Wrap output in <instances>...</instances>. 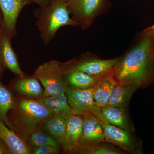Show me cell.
I'll use <instances>...</instances> for the list:
<instances>
[{"mask_svg":"<svg viewBox=\"0 0 154 154\" xmlns=\"http://www.w3.org/2000/svg\"><path fill=\"white\" fill-rule=\"evenodd\" d=\"M108 76L116 85L141 88L154 82V25L141 32Z\"/></svg>","mask_w":154,"mask_h":154,"instance_id":"cell-1","label":"cell"},{"mask_svg":"<svg viewBox=\"0 0 154 154\" xmlns=\"http://www.w3.org/2000/svg\"><path fill=\"white\" fill-rule=\"evenodd\" d=\"M9 112L11 129L26 142L31 134L54 114L36 99L27 98L16 99L14 108Z\"/></svg>","mask_w":154,"mask_h":154,"instance_id":"cell-2","label":"cell"},{"mask_svg":"<svg viewBox=\"0 0 154 154\" xmlns=\"http://www.w3.org/2000/svg\"><path fill=\"white\" fill-rule=\"evenodd\" d=\"M34 14L42 40L45 45L54 38L61 27L78 26L70 17L67 0H51L46 5L39 7Z\"/></svg>","mask_w":154,"mask_h":154,"instance_id":"cell-3","label":"cell"},{"mask_svg":"<svg viewBox=\"0 0 154 154\" xmlns=\"http://www.w3.org/2000/svg\"><path fill=\"white\" fill-rule=\"evenodd\" d=\"M33 75L44 88L43 96L65 94L68 84L62 63L51 60L36 69Z\"/></svg>","mask_w":154,"mask_h":154,"instance_id":"cell-4","label":"cell"},{"mask_svg":"<svg viewBox=\"0 0 154 154\" xmlns=\"http://www.w3.org/2000/svg\"><path fill=\"white\" fill-rule=\"evenodd\" d=\"M67 2L72 19L82 30H86L106 11L108 0H67Z\"/></svg>","mask_w":154,"mask_h":154,"instance_id":"cell-5","label":"cell"},{"mask_svg":"<svg viewBox=\"0 0 154 154\" xmlns=\"http://www.w3.org/2000/svg\"><path fill=\"white\" fill-rule=\"evenodd\" d=\"M121 58L101 59L90 53H87L63 65L65 70H76L91 75L102 76L109 74Z\"/></svg>","mask_w":154,"mask_h":154,"instance_id":"cell-6","label":"cell"},{"mask_svg":"<svg viewBox=\"0 0 154 154\" xmlns=\"http://www.w3.org/2000/svg\"><path fill=\"white\" fill-rule=\"evenodd\" d=\"M94 88L77 89L68 87L66 91L69 106L75 114L82 116L90 112L99 119L101 108L95 105L94 100Z\"/></svg>","mask_w":154,"mask_h":154,"instance_id":"cell-7","label":"cell"},{"mask_svg":"<svg viewBox=\"0 0 154 154\" xmlns=\"http://www.w3.org/2000/svg\"><path fill=\"white\" fill-rule=\"evenodd\" d=\"M105 142L118 146L131 153L142 154L140 145L135 141L130 132L115 125L102 122Z\"/></svg>","mask_w":154,"mask_h":154,"instance_id":"cell-8","label":"cell"},{"mask_svg":"<svg viewBox=\"0 0 154 154\" xmlns=\"http://www.w3.org/2000/svg\"><path fill=\"white\" fill-rule=\"evenodd\" d=\"M82 116L83 127L79 142L80 146H95L105 142L102 121L90 112L84 113Z\"/></svg>","mask_w":154,"mask_h":154,"instance_id":"cell-9","label":"cell"},{"mask_svg":"<svg viewBox=\"0 0 154 154\" xmlns=\"http://www.w3.org/2000/svg\"><path fill=\"white\" fill-rule=\"evenodd\" d=\"M32 2L31 0H0L3 29L11 37L16 34L17 19L21 11Z\"/></svg>","mask_w":154,"mask_h":154,"instance_id":"cell-10","label":"cell"},{"mask_svg":"<svg viewBox=\"0 0 154 154\" xmlns=\"http://www.w3.org/2000/svg\"><path fill=\"white\" fill-rule=\"evenodd\" d=\"M66 120V130L60 143L65 151L75 152L80 146L79 142L82 131V116L73 114Z\"/></svg>","mask_w":154,"mask_h":154,"instance_id":"cell-11","label":"cell"},{"mask_svg":"<svg viewBox=\"0 0 154 154\" xmlns=\"http://www.w3.org/2000/svg\"><path fill=\"white\" fill-rule=\"evenodd\" d=\"M11 36L2 30L0 35V60L3 66L15 75L23 77L25 73L20 68L17 56L12 48Z\"/></svg>","mask_w":154,"mask_h":154,"instance_id":"cell-12","label":"cell"},{"mask_svg":"<svg viewBox=\"0 0 154 154\" xmlns=\"http://www.w3.org/2000/svg\"><path fill=\"white\" fill-rule=\"evenodd\" d=\"M18 76L19 78L11 83V87L14 91L27 99H37L43 96L44 89L34 75Z\"/></svg>","mask_w":154,"mask_h":154,"instance_id":"cell-13","label":"cell"},{"mask_svg":"<svg viewBox=\"0 0 154 154\" xmlns=\"http://www.w3.org/2000/svg\"><path fill=\"white\" fill-rule=\"evenodd\" d=\"M0 138L6 144L12 154H29L32 151L29 145L0 119Z\"/></svg>","mask_w":154,"mask_h":154,"instance_id":"cell-14","label":"cell"},{"mask_svg":"<svg viewBox=\"0 0 154 154\" xmlns=\"http://www.w3.org/2000/svg\"><path fill=\"white\" fill-rule=\"evenodd\" d=\"M99 119L103 122L121 128L130 132L133 130L128 117L126 108L110 106L102 107Z\"/></svg>","mask_w":154,"mask_h":154,"instance_id":"cell-15","label":"cell"},{"mask_svg":"<svg viewBox=\"0 0 154 154\" xmlns=\"http://www.w3.org/2000/svg\"><path fill=\"white\" fill-rule=\"evenodd\" d=\"M54 114L67 119L75 114L73 110L69 105L66 95L42 96L36 99Z\"/></svg>","mask_w":154,"mask_h":154,"instance_id":"cell-16","label":"cell"},{"mask_svg":"<svg viewBox=\"0 0 154 154\" xmlns=\"http://www.w3.org/2000/svg\"><path fill=\"white\" fill-rule=\"evenodd\" d=\"M65 71L69 87L77 89L94 88L99 81L108 75L95 76L76 70Z\"/></svg>","mask_w":154,"mask_h":154,"instance_id":"cell-17","label":"cell"},{"mask_svg":"<svg viewBox=\"0 0 154 154\" xmlns=\"http://www.w3.org/2000/svg\"><path fill=\"white\" fill-rule=\"evenodd\" d=\"M138 88L135 85H116L106 106L126 108L133 94Z\"/></svg>","mask_w":154,"mask_h":154,"instance_id":"cell-18","label":"cell"},{"mask_svg":"<svg viewBox=\"0 0 154 154\" xmlns=\"http://www.w3.org/2000/svg\"><path fill=\"white\" fill-rule=\"evenodd\" d=\"M116 84L107 75L102 79L95 87L94 92V103L98 107H106Z\"/></svg>","mask_w":154,"mask_h":154,"instance_id":"cell-19","label":"cell"},{"mask_svg":"<svg viewBox=\"0 0 154 154\" xmlns=\"http://www.w3.org/2000/svg\"><path fill=\"white\" fill-rule=\"evenodd\" d=\"M16 98L10 90L0 82V119L11 129L8 114L14 108Z\"/></svg>","mask_w":154,"mask_h":154,"instance_id":"cell-20","label":"cell"},{"mask_svg":"<svg viewBox=\"0 0 154 154\" xmlns=\"http://www.w3.org/2000/svg\"><path fill=\"white\" fill-rule=\"evenodd\" d=\"M43 124L50 135L58 140L60 142L63 138L66 130V119L54 113L48 117Z\"/></svg>","mask_w":154,"mask_h":154,"instance_id":"cell-21","label":"cell"},{"mask_svg":"<svg viewBox=\"0 0 154 154\" xmlns=\"http://www.w3.org/2000/svg\"><path fill=\"white\" fill-rule=\"evenodd\" d=\"M28 142L29 146L32 148L44 145L58 147L57 140L51 135L46 134L37 130L30 135Z\"/></svg>","mask_w":154,"mask_h":154,"instance_id":"cell-22","label":"cell"},{"mask_svg":"<svg viewBox=\"0 0 154 154\" xmlns=\"http://www.w3.org/2000/svg\"><path fill=\"white\" fill-rule=\"evenodd\" d=\"M75 152L85 154H119L121 152L106 145L99 144L95 146H80Z\"/></svg>","mask_w":154,"mask_h":154,"instance_id":"cell-23","label":"cell"},{"mask_svg":"<svg viewBox=\"0 0 154 154\" xmlns=\"http://www.w3.org/2000/svg\"><path fill=\"white\" fill-rule=\"evenodd\" d=\"M32 152L34 154H57L59 153V150L58 147L44 145L33 148Z\"/></svg>","mask_w":154,"mask_h":154,"instance_id":"cell-24","label":"cell"},{"mask_svg":"<svg viewBox=\"0 0 154 154\" xmlns=\"http://www.w3.org/2000/svg\"><path fill=\"white\" fill-rule=\"evenodd\" d=\"M0 154H12L8 147L0 138Z\"/></svg>","mask_w":154,"mask_h":154,"instance_id":"cell-25","label":"cell"},{"mask_svg":"<svg viewBox=\"0 0 154 154\" xmlns=\"http://www.w3.org/2000/svg\"><path fill=\"white\" fill-rule=\"evenodd\" d=\"M32 2L36 3L39 7L46 5L50 2L51 0H31Z\"/></svg>","mask_w":154,"mask_h":154,"instance_id":"cell-26","label":"cell"},{"mask_svg":"<svg viewBox=\"0 0 154 154\" xmlns=\"http://www.w3.org/2000/svg\"><path fill=\"white\" fill-rule=\"evenodd\" d=\"M3 30V26L2 25H1L0 24V35H1V33H2V31ZM2 63H1V60H0V76H1V74H2Z\"/></svg>","mask_w":154,"mask_h":154,"instance_id":"cell-27","label":"cell"}]
</instances>
